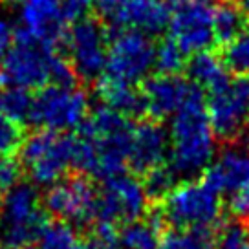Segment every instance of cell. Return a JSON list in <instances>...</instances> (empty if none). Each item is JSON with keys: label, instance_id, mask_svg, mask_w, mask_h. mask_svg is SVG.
Returning a JSON list of instances; mask_svg holds the SVG:
<instances>
[{"label": "cell", "instance_id": "6da1fadb", "mask_svg": "<svg viewBox=\"0 0 249 249\" xmlns=\"http://www.w3.org/2000/svg\"><path fill=\"white\" fill-rule=\"evenodd\" d=\"M214 154V132L211 128L205 90L198 85L171 123V169L176 176H195L205 171Z\"/></svg>", "mask_w": 249, "mask_h": 249}, {"label": "cell", "instance_id": "7a4b0ae2", "mask_svg": "<svg viewBox=\"0 0 249 249\" xmlns=\"http://www.w3.org/2000/svg\"><path fill=\"white\" fill-rule=\"evenodd\" d=\"M53 50L31 37L22 26L15 30L13 44L0 62V88L37 92L50 85V61Z\"/></svg>", "mask_w": 249, "mask_h": 249}, {"label": "cell", "instance_id": "3957f363", "mask_svg": "<svg viewBox=\"0 0 249 249\" xmlns=\"http://www.w3.org/2000/svg\"><path fill=\"white\" fill-rule=\"evenodd\" d=\"M48 224V214L39 207L35 187L20 181L2 198L0 248L31 246L44 234Z\"/></svg>", "mask_w": 249, "mask_h": 249}, {"label": "cell", "instance_id": "277c9868", "mask_svg": "<svg viewBox=\"0 0 249 249\" xmlns=\"http://www.w3.org/2000/svg\"><path fill=\"white\" fill-rule=\"evenodd\" d=\"M77 134L39 128L26 138L20 148V163L28 169L37 185H53L73 167Z\"/></svg>", "mask_w": 249, "mask_h": 249}, {"label": "cell", "instance_id": "5b68a950", "mask_svg": "<svg viewBox=\"0 0 249 249\" xmlns=\"http://www.w3.org/2000/svg\"><path fill=\"white\" fill-rule=\"evenodd\" d=\"M110 46L105 75L128 85H141L156 64L154 39L138 30L108 28Z\"/></svg>", "mask_w": 249, "mask_h": 249}, {"label": "cell", "instance_id": "8992f818", "mask_svg": "<svg viewBox=\"0 0 249 249\" xmlns=\"http://www.w3.org/2000/svg\"><path fill=\"white\" fill-rule=\"evenodd\" d=\"M108 46V26L101 17L88 13L71 24L66 57L73 64L81 83H95L105 73Z\"/></svg>", "mask_w": 249, "mask_h": 249}, {"label": "cell", "instance_id": "52a82bcc", "mask_svg": "<svg viewBox=\"0 0 249 249\" xmlns=\"http://www.w3.org/2000/svg\"><path fill=\"white\" fill-rule=\"evenodd\" d=\"M167 226L174 229H187L196 226H218L222 203L220 195L207 183L181 181L160 203Z\"/></svg>", "mask_w": 249, "mask_h": 249}, {"label": "cell", "instance_id": "ba28073f", "mask_svg": "<svg viewBox=\"0 0 249 249\" xmlns=\"http://www.w3.org/2000/svg\"><path fill=\"white\" fill-rule=\"evenodd\" d=\"M88 117V95L81 88L48 85L33 95L28 121L39 128L68 132Z\"/></svg>", "mask_w": 249, "mask_h": 249}, {"label": "cell", "instance_id": "9c48e42d", "mask_svg": "<svg viewBox=\"0 0 249 249\" xmlns=\"http://www.w3.org/2000/svg\"><path fill=\"white\" fill-rule=\"evenodd\" d=\"M44 207L61 222L85 226L86 222H92L95 218L97 191L90 176L83 172L75 176H66L62 181H57L48 189Z\"/></svg>", "mask_w": 249, "mask_h": 249}, {"label": "cell", "instance_id": "30bf717a", "mask_svg": "<svg viewBox=\"0 0 249 249\" xmlns=\"http://www.w3.org/2000/svg\"><path fill=\"white\" fill-rule=\"evenodd\" d=\"M147 211V193L143 181L134 176L119 174L116 178L105 179V185L97 193L95 218L110 224H130L140 220Z\"/></svg>", "mask_w": 249, "mask_h": 249}, {"label": "cell", "instance_id": "8fae6325", "mask_svg": "<svg viewBox=\"0 0 249 249\" xmlns=\"http://www.w3.org/2000/svg\"><path fill=\"white\" fill-rule=\"evenodd\" d=\"M207 114L216 138L222 141L240 138L249 119V75L234 77L227 90L211 93Z\"/></svg>", "mask_w": 249, "mask_h": 249}, {"label": "cell", "instance_id": "7c38bea8", "mask_svg": "<svg viewBox=\"0 0 249 249\" xmlns=\"http://www.w3.org/2000/svg\"><path fill=\"white\" fill-rule=\"evenodd\" d=\"M213 8L214 6L189 4L172 11L169 35L187 57L218 48L213 31Z\"/></svg>", "mask_w": 249, "mask_h": 249}, {"label": "cell", "instance_id": "4fadbf2b", "mask_svg": "<svg viewBox=\"0 0 249 249\" xmlns=\"http://www.w3.org/2000/svg\"><path fill=\"white\" fill-rule=\"evenodd\" d=\"M22 28L55 53L66 55L70 24L62 15L61 0H24Z\"/></svg>", "mask_w": 249, "mask_h": 249}, {"label": "cell", "instance_id": "5bb4252c", "mask_svg": "<svg viewBox=\"0 0 249 249\" xmlns=\"http://www.w3.org/2000/svg\"><path fill=\"white\" fill-rule=\"evenodd\" d=\"M193 86L195 83L183 77L181 73H156L147 77L140 85L147 101V117L154 121H163L169 116H174L185 105Z\"/></svg>", "mask_w": 249, "mask_h": 249}, {"label": "cell", "instance_id": "9a60e30c", "mask_svg": "<svg viewBox=\"0 0 249 249\" xmlns=\"http://www.w3.org/2000/svg\"><path fill=\"white\" fill-rule=\"evenodd\" d=\"M169 152V134L161 121L141 119L134 126L132 150L128 158V167L136 174L145 176L156 167H161Z\"/></svg>", "mask_w": 249, "mask_h": 249}, {"label": "cell", "instance_id": "2e32d148", "mask_svg": "<svg viewBox=\"0 0 249 249\" xmlns=\"http://www.w3.org/2000/svg\"><path fill=\"white\" fill-rule=\"evenodd\" d=\"M171 8L165 0H128L112 26L138 30L148 37H160L171 24Z\"/></svg>", "mask_w": 249, "mask_h": 249}, {"label": "cell", "instance_id": "e0dca14e", "mask_svg": "<svg viewBox=\"0 0 249 249\" xmlns=\"http://www.w3.org/2000/svg\"><path fill=\"white\" fill-rule=\"evenodd\" d=\"M203 183L220 193H234L249 183V154L238 148H226L214 165L202 174Z\"/></svg>", "mask_w": 249, "mask_h": 249}, {"label": "cell", "instance_id": "ac0fdd59", "mask_svg": "<svg viewBox=\"0 0 249 249\" xmlns=\"http://www.w3.org/2000/svg\"><path fill=\"white\" fill-rule=\"evenodd\" d=\"M95 93L110 108L121 112L126 117H138L145 119L147 117V101L141 88H136L134 85L123 83L112 79L103 73L101 77L95 81Z\"/></svg>", "mask_w": 249, "mask_h": 249}, {"label": "cell", "instance_id": "d6986e66", "mask_svg": "<svg viewBox=\"0 0 249 249\" xmlns=\"http://www.w3.org/2000/svg\"><path fill=\"white\" fill-rule=\"evenodd\" d=\"M185 75L202 90L209 93L224 92L231 86V75L226 70L224 62L213 52H200L191 55L185 64Z\"/></svg>", "mask_w": 249, "mask_h": 249}, {"label": "cell", "instance_id": "ffe728a7", "mask_svg": "<svg viewBox=\"0 0 249 249\" xmlns=\"http://www.w3.org/2000/svg\"><path fill=\"white\" fill-rule=\"evenodd\" d=\"M249 26V15L234 0H218L213 8V31L218 46L236 39Z\"/></svg>", "mask_w": 249, "mask_h": 249}, {"label": "cell", "instance_id": "44dd1931", "mask_svg": "<svg viewBox=\"0 0 249 249\" xmlns=\"http://www.w3.org/2000/svg\"><path fill=\"white\" fill-rule=\"evenodd\" d=\"M218 238V226H196L174 231L167 229L161 234V249H214Z\"/></svg>", "mask_w": 249, "mask_h": 249}, {"label": "cell", "instance_id": "7402d4cb", "mask_svg": "<svg viewBox=\"0 0 249 249\" xmlns=\"http://www.w3.org/2000/svg\"><path fill=\"white\" fill-rule=\"evenodd\" d=\"M161 233L148 222H130L119 231V249H160Z\"/></svg>", "mask_w": 249, "mask_h": 249}, {"label": "cell", "instance_id": "603a6c76", "mask_svg": "<svg viewBox=\"0 0 249 249\" xmlns=\"http://www.w3.org/2000/svg\"><path fill=\"white\" fill-rule=\"evenodd\" d=\"M218 57L224 62L226 70L234 77L249 75V26L236 39L220 46Z\"/></svg>", "mask_w": 249, "mask_h": 249}, {"label": "cell", "instance_id": "cb8c5ba5", "mask_svg": "<svg viewBox=\"0 0 249 249\" xmlns=\"http://www.w3.org/2000/svg\"><path fill=\"white\" fill-rule=\"evenodd\" d=\"M40 249H90V246L71 229V226L59 220L48 224L44 234L40 236Z\"/></svg>", "mask_w": 249, "mask_h": 249}, {"label": "cell", "instance_id": "d4e9b609", "mask_svg": "<svg viewBox=\"0 0 249 249\" xmlns=\"http://www.w3.org/2000/svg\"><path fill=\"white\" fill-rule=\"evenodd\" d=\"M187 55L179 50L178 42L171 35L161 39V42L156 44V64L154 68L158 73L165 75H176L185 70Z\"/></svg>", "mask_w": 249, "mask_h": 249}, {"label": "cell", "instance_id": "484cf974", "mask_svg": "<svg viewBox=\"0 0 249 249\" xmlns=\"http://www.w3.org/2000/svg\"><path fill=\"white\" fill-rule=\"evenodd\" d=\"M33 105L30 90L22 88H0V114H6L15 121H28Z\"/></svg>", "mask_w": 249, "mask_h": 249}, {"label": "cell", "instance_id": "4316f807", "mask_svg": "<svg viewBox=\"0 0 249 249\" xmlns=\"http://www.w3.org/2000/svg\"><path fill=\"white\" fill-rule=\"evenodd\" d=\"M176 178H178L176 172L171 167H163V165L147 172L143 176V187H145L147 198L156 203L163 202L169 193L176 187Z\"/></svg>", "mask_w": 249, "mask_h": 249}, {"label": "cell", "instance_id": "83f0119b", "mask_svg": "<svg viewBox=\"0 0 249 249\" xmlns=\"http://www.w3.org/2000/svg\"><path fill=\"white\" fill-rule=\"evenodd\" d=\"M26 134L20 121H15L6 114H0V154L4 158H15L20 152Z\"/></svg>", "mask_w": 249, "mask_h": 249}, {"label": "cell", "instance_id": "f1b7e54d", "mask_svg": "<svg viewBox=\"0 0 249 249\" xmlns=\"http://www.w3.org/2000/svg\"><path fill=\"white\" fill-rule=\"evenodd\" d=\"M81 79L71 61L62 53H53L50 61V85L61 88H77Z\"/></svg>", "mask_w": 249, "mask_h": 249}, {"label": "cell", "instance_id": "f546056e", "mask_svg": "<svg viewBox=\"0 0 249 249\" xmlns=\"http://www.w3.org/2000/svg\"><path fill=\"white\" fill-rule=\"evenodd\" d=\"M90 249H119V233L117 227L110 222H95L88 234Z\"/></svg>", "mask_w": 249, "mask_h": 249}, {"label": "cell", "instance_id": "4dcf8cb0", "mask_svg": "<svg viewBox=\"0 0 249 249\" xmlns=\"http://www.w3.org/2000/svg\"><path fill=\"white\" fill-rule=\"evenodd\" d=\"M218 249H249V236L246 227L238 222L220 231Z\"/></svg>", "mask_w": 249, "mask_h": 249}, {"label": "cell", "instance_id": "1f68e13d", "mask_svg": "<svg viewBox=\"0 0 249 249\" xmlns=\"http://www.w3.org/2000/svg\"><path fill=\"white\" fill-rule=\"evenodd\" d=\"M20 174H22L20 161H17L15 158L2 160V165H0V200L8 195L17 183H20Z\"/></svg>", "mask_w": 249, "mask_h": 249}, {"label": "cell", "instance_id": "d6a6232c", "mask_svg": "<svg viewBox=\"0 0 249 249\" xmlns=\"http://www.w3.org/2000/svg\"><path fill=\"white\" fill-rule=\"evenodd\" d=\"M229 211L238 222H249V183L234 191L229 198Z\"/></svg>", "mask_w": 249, "mask_h": 249}, {"label": "cell", "instance_id": "836d02e7", "mask_svg": "<svg viewBox=\"0 0 249 249\" xmlns=\"http://www.w3.org/2000/svg\"><path fill=\"white\" fill-rule=\"evenodd\" d=\"M62 15L68 24H73L75 20L83 18L92 9V0H61Z\"/></svg>", "mask_w": 249, "mask_h": 249}, {"label": "cell", "instance_id": "e575fe53", "mask_svg": "<svg viewBox=\"0 0 249 249\" xmlns=\"http://www.w3.org/2000/svg\"><path fill=\"white\" fill-rule=\"evenodd\" d=\"M13 37H15V30L11 28V24L6 18H0V62L13 44Z\"/></svg>", "mask_w": 249, "mask_h": 249}, {"label": "cell", "instance_id": "d590c367", "mask_svg": "<svg viewBox=\"0 0 249 249\" xmlns=\"http://www.w3.org/2000/svg\"><path fill=\"white\" fill-rule=\"evenodd\" d=\"M167 6L171 8V11L178 8H183V6H189V4H202V6H214L218 0H165Z\"/></svg>", "mask_w": 249, "mask_h": 249}, {"label": "cell", "instance_id": "8d00e7d4", "mask_svg": "<svg viewBox=\"0 0 249 249\" xmlns=\"http://www.w3.org/2000/svg\"><path fill=\"white\" fill-rule=\"evenodd\" d=\"M0 249H33V246H17V248H0Z\"/></svg>", "mask_w": 249, "mask_h": 249}, {"label": "cell", "instance_id": "74e56055", "mask_svg": "<svg viewBox=\"0 0 249 249\" xmlns=\"http://www.w3.org/2000/svg\"><path fill=\"white\" fill-rule=\"evenodd\" d=\"M4 2H11V4H17V2H24V0H4Z\"/></svg>", "mask_w": 249, "mask_h": 249}, {"label": "cell", "instance_id": "f35d334b", "mask_svg": "<svg viewBox=\"0 0 249 249\" xmlns=\"http://www.w3.org/2000/svg\"><path fill=\"white\" fill-rule=\"evenodd\" d=\"M234 2H238V4H240V2H242V0H234Z\"/></svg>", "mask_w": 249, "mask_h": 249}, {"label": "cell", "instance_id": "ab89813d", "mask_svg": "<svg viewBox=\"0 0 249 249\" xmlns=\"http://www.w3.org/2000/svg\"><path fill=\"white\" fill-rule=\"evenodd\" d=\"M0 165H2V160H0Z\"/></svg>", "mask_w": 249, "mask_h": 249}]
</instances>
